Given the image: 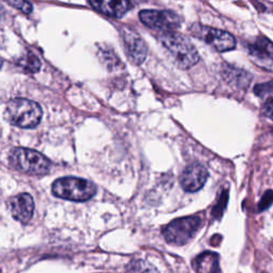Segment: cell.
Masks as SVG:
<instances>
[{
  "mask_svg": "<svg viewBox=\"0 0 273 273\" xmlns=\"http://www.w3.org/2000/svg\"><path fill=\"white\" fill-rule=\"evenodd\" d=\"M162 46L171 54L173 61L181 68H190L199 62V54L187 37L176 32H164L159 38Z\"/></svg>",
  "mask_w": 273,
  "mask_h": 273,
  "instance_id": "6da1fadb",
  "label": "cell"
},
{
  "mask_svg": "<svg viewBox=\"0 0 273 273\" xmlns=\"http://www.w3.org/2000/svg\"><path fill=\"white\" fill-rule=\"evenodd\" d=\"M43 111L38 102L27 98H14L8 101L6 118L14 126L33 128L40 124Z\"/></svg>",
  "mask_w": 273,
  "mask_h": 273,
  "instance_id": "7a4b0ae2",
  "label": "cell"
},
{
  "mask_svg": "<svg viewBox=\"0 0 273 273\" xmlns=\"http://www.w3.org/2000/svg\"><path fill=\"white\" fill-rule=\"evenodd\" d=\"M51 191L60 199L73 202H85L96 193V186L92 182L78 177H62L54 182Z\"/></svg>",
  "mask_w": 273,
  "mask_h": 273,
  "instance_id": "3957f363",
  "label": "cell"
},
{
  "mask_svg": "<svg viewBox=\"0 0 273 273\" xmlns=\"http://www.w3.org/2000/svg\"><path fill=\"white\" fill-rule=\"evenodd\" d=\"M10 164L17 171L32 175L46 174L51 167L50 161L43 154L25 148H16L11 152Z\"/></svg>",
  "mask_w": 273,
  "mask_h": 273,
  "instance_id": "277c9868",
  "label": "cell"
},
{
  "mask_svg": "<svg viewBox=\"0 0 273 273\" xmlns=\"http://www.w3.org/2000/svg\"><path fill=\"white\" fill-rule=\"evenodd\" d=\"M201 226L202 219L200 217H184L169 223L162 229V235L170 244L185 245L196 235Z\"/></svg>",
  "mask_w": 273,
  "mask_h": 273,
  "instance_id": "5b68a950",
  "label": "cell"
},
{
  "mask_svg": "<svg viewBox=\"0 0 273 273\" xmlns=\"http://www.w3.org/2000/svg\"><path fill=\"white\" fill-rule=\"evenodd\" d=\"M189 31L194 38L204 41L206 44L210 45L213 49L220 51V53L232 50L236 47L235 38L227 31L204 26L199 23L192 24Z\"/></svg>",
  "mask_w": 273,
  "mask_h": 273,
  "instance_id": "8992f818",
  "label": "cell"
},
{
  "mask_svg": "<svg viewBox=\"0 0 273 273\" xmlns=\"http://www.w3.org/2000/svg\"><path fill=\"white\" fill-rule=\"evenodd\" d=\"M140 21L150 28L170 32L181 25L179 16L169 10H143L139 13Z\"/></svg>",
  "mask_w": 273,
  "mask_h": 273,
  "instance_id": "52a82bcc",
  "label": "cell"
},
{
  "mask_svg": "<svg viewBox=\"0 0 273 273\" xmlns=\"http://www.w3.org/2000/svg\"><path fill=\"white\" fill-rule=\"evenodd\" d=\"M208 178V171L199 162L187 166L179 176V182L183 189L187 192H196L206 183Z\"/></svg>",
  "mask_w": 273,
  "mask_h": 273,
  "instance_id": "ba28073f",
  "label": "cell"
},
{
  "mask_svg": "<svg viewBox=\"0 0 273 273\" xmlns=\"http://www.w3.org/2000/svg\"><path fill=\"white\" fill-rule=\"evenodd\" d=\"M126 55L134 64H142L148 56V46L138 33L129 28L122 29Z\"/></svg>",
  "mask_w": 273,
  "mask_h": 273,
  "instance_id": "9c48e42d",
  "label": "cell"
},
{
  "mask_svg": "<svg viewBox=\"0 0 273 273\" xmlns=\"http://www.w3.org/2000/svg\"><path fill=\"white\" fill-rule=\"evenodd\" d=\"M249 54L253 61L266 70L273 66V42L264 36H259L249 46Z\"/></svg>",
  "mask_w": 273,
  "mask_h": 273,
  "instance_id": "30bf717a",
  "label": "cell"
},
{
  "mask_svg": "<svg viewBox=\"0 0 273 273\" xmlns=\"http://www.w3.org/2000/svg\"><path fill=\"white\" fill-rule=\"evenodd\" d=\"M8 207L13 218L25 224L28 223L33 216L34 202L29 193H20L9 199Z\"/></svg>",
  "mask_w": 273,
  "mask_h": 273,
  "instance_id": "8fae6325",
  "label": "cell"
},
{
  "mask_svg": "<svg viewBox=\"0 0 273 273\" xmlns=\"http://www.w3.org/2000/svg\"><path fill=\"white\" fill-rule=\"evenodd\" d=\"M90 6H92L96 11L113 17H121L125 13L130 10L131 3L129 2H115V0H111V2H89Z\"/></svg>",
  "mask_w": 273,
  "mask_h": 273,
  "instance_id": "7c38bea8",
  "label": "cell"
},
{
  "mask_svg": "<svg viewBox=\"0 0 273 273\" xmlns=\"http://www.w3.org/2000/svg\"><path fill=\"white\" fill-rule=\"evenodd\" d=\"M223 77L229 84L239 89H246L253 79V76L250 73L230 65H226L223 68Z\"/></svg>",
  "mask_w": 273,
  "mask_h": 273,
  "instance_id": "4fadbf2b",
  "label": "cell"
},
{
  "mask_svg": "<svg viewBox=\"0 0 273 273\" xmlns=\"http://www.w3.org/2000/svg\"><path fill=\"white\" fill-rule=\"evenodd\" d=\"M196 260V270L200 273H220L219 256L212 252H205L201 254Z\"/></svg>",
  "mask_w": 273,
  "mask_h": 273,
  "instance_id": "5bb4252c",
  "label": "cell"
},
{
  "mask_svg": "<svg viewBox=\"0 0 273 273\" xmlns=\"http://www.w3.org/2000/svg\"><path fill=\"white\" fill-rule=\"evenodd\" d=\"M126 273H160L155 266L144 259L131 260L126 266Z\"/></svg>",
  "mask_w": 273,
  "mask_h": 273,
  "instance_id": "9a60e30c",
  "label": "cell"
},
{
  "mask_svg": "<svg viewBox=\"0 0 273 273\" xmlns=\"http://www.w3.org/2000/svg\"><path fill=\"white\" fill-rule=\"evenodd\" d=\"M19 64L25 68L27 72H30V73H36L40 70L41 67V62L39 58L32 54V53H27L26 55H24L19 61Z\"/></svg>",
  "mask_w": 273,
  "mask_h": 273,
  "instance_id": "2e32d148",
  "label": "cell"
},
{
  "mask_svg": "<svg viewBox=\"0 0 273 273\" xmlns=\"http://www.w3.org/2000/svg\"><path fill=\"white\" fill-rule=\"evenodd\" d=\"M254 93L257 97L264 99L273 97V80L257 84L254 88Z\"/></svg>",
  "mask_w": 273,
  "mask_h": 273,
  "instance_id": "e0dca14e",
  "label": "cell"
},
{
  "mask_svg": "<svg viewBox=\"0 0 273 273\" xmlns=\"http://www.w3.org/2000/svg\"><path fill=\"white\" fill-rule=\"evenodd\" d=\"M273 204V190H268L263 193L261 200L258 203V211L262 212L271 207Z\"/></svg>",
  "mask_w": 273,
  "mask_h": 273,
  "instance_id": "ac0fdd59",
  "label": "cell"
},
{
  "mask_svg": "<svg viewBox=\"0 0 273 273\" xmlns=\"http://www.w3.org/2000/svg\"><path fill=\"white\" fill-rule=\"evenodd\" d=\"M261 112L264 116H267L273 121V97L264 100L261 106Z\"/></svg>",
  "mask_w": 273,
  "mask_h": 273,
  "instance_id": "d6986e66",
  "label": "cell"
},
{
  "mask_svg": "<svg viewBox=\"0 0 273 273\" xmlns=\"http://www.w3.org/2000/svg\"><path fill=\"white\" fill-rule=\"evenodd\" d=\"M227 199H228V193L227 191H224L223 195H221L219 204L215 207V210L212 211L213 215H217L220 217L222 213H223V210L226 207V204H227Z\"/></svg>",
  "mask_w": 273,
  "mask_h": 273,
  "instance_id": "ffe728a7",
  "label": "cell"
},
{
  "mask_svg": "<svg viewBox=\"0 0 273 273\" xmlns=\"http://www.w3.org/2000/svg\"><path fill=\"white\" fill-rule=\"evenodd\" d=\"M8 4L16 8L20 9L21 11H23L26 14H30L32 12V5L27 2H8Z\"/></svg>",
  "mask_w": 273,
  "mask_h": 273,
  "instance_id": "44dd1931",
  "label": "cell"
}]
</instances>
